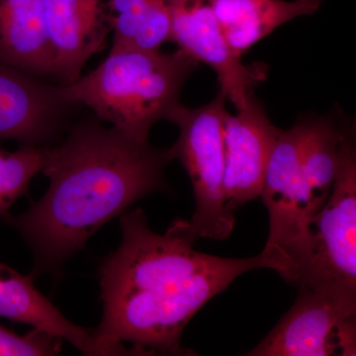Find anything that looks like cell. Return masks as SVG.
<instances>
[{"mask_svg":"<svg viewBox=\"0 0 356 356\" xmlns=\"http://www.w3.org/2000/svg\"><path fill=\"white\" fill-rule=\"evenodd\" d=\"M248 356H355L356 302L299 287L296 301Z\"/></svg>","mask_w":356,"mask_h":356,"instance_id":"obj_6","label":"cell"},{"mask_svg":"<svg viewBox=\"0 0 356 356\" xmlns=\"http://www.w3.org/2000/svg\"><path fill=\"white\" fill-rule=\"evenodd\" d=\"M222 36L238 57L281 25L317 13L323 0H207Z\"/></svg>","mask_w":356,"mask_h":356,"instance_id":"obj_13","label":"cell"},{"mask_svg":"<svg viewBox=\"0 0 356 356\" xmlns=\"http://www.w3.org/2000/svg\"><path fill=\"white\" fill-rule=\"evenodd\" d=\"M76 104L62 86L44 83L0 60V140L25 146H51Z\"/></svg>","mask_w":356,"mask_h":356,"instance_id":"obj_8","label":"cell"},{"mask_svg":"<svg viewBox=\"0 0 356 356\" xmlns=\"http://www.w3.org/2000/svg\"><path fill=\"white\" fill-rule=\"evenodd\" d=\"M47 29L56 56L54 77L67 86L113 32L112 0H44Z\"/></svg>","mask_w":356,"mask_h":356,"instance_id":"obj_10","label":"cell"},{"mask_svg":"<svg viewBox=\"0 0 356 356\" xmlns=\"http://www.w3.org/2000/svg\"><path fill=\"white\" fill-rule=\"evenodd\" d=\"M344 135L331 194L308 225L306 254L294 284L356 302V147Z\"/></svg>","mask_w":356,"mask_h":356,"instance_id":"obj_4","label":"cell"},{"mask_svg":"<svg viewBox=\"0 0 356 356\" xmlns=\"http://www.w3.org/2000/svg\"><path fill=\"white\" fill-rule=\"evenodd\" d=\"M170 19V41L198 63L216 72L220 92L236 110L247 106L255 86L266 81L268 67L245 65L222 36L207 0H166Z\"/></svg>","mask_w":356,"mask_h":356,"instance_id":"obj_7","label":"cell"},{"mask_svg":"<svg viewBox=\"0 0 356 356\" xmlns=\"http://www.w3.org/2000/svg\"><path fill=\"white\" fill-rule=\"evenodd\" d=\"M60 337L33 327L20 336L0 325V356H53L60 355Z\"/></svg>","mask_w":356,"mask_h":356,"instance_id":"obj_16","label":"cell"},{"mask_svg":"<svg viewBox=\"0 0 356 356\" xmlns=\"http://www.w3.org/2000/svg\"><path fill=\"white\" fill-rule=\"evenodd\" d=\"M49 146H25L17 151L0 149V217L10 216L11 206L28 194L33 178L43 170Z\"/></svg>","mask_w":356,"mask_h":356,"instance_id":"obj_15","label":"cell"},{"mask_svg":"<svg viewBox=\"0 0 356 356\" xmlns=\"http://www.w3.org/2000/svg\"><path fill=\"white\" fill-rule=\"evenodd\" d=\"M227 98L222 92L208 104L191 109L181 103L166 120L179 129L173 146L175 159L181 163L191 178L195 208L192 231L198 238L225 241L235 229V215L227 210L224 198V128Z\"/></svg>","mask_w":356,"mask_h":356,"instance_id":"obj_5","label":"cell"},{"mask_svg":"<svg viewBox=\"0 0 356 356\" xmlns=\"http://www.w3.org/2000/svg\"><path fill=\"white\" fill-rule=\"evenodd\" d=\"M24 275L0 262V317L60 337L86 355H95L91 330L70 322Z\"/></svg>","mask_w":356,"mask_h":356,"instance_id":"obj_12","label":"cell"},{"mask_svg":"<svg viewBox=\"0 0 356 356\" xmlns=\"http://www.w3.org/2000/svg\"><path fill=\"white\" fill-rule=\"evenodd\" d=\"M112 46L154 51L170 41L166 0H112Z\"/></svg>","mask_w":356,"mask_h":356,"instance_id":"obj_14","label":"cell"},{"mask_svg":"<svg viewBox=\"0 0 356 356\" xmlns=\"http://www.w3.org/2000/svg\"><path fill=\"white\" fill-rule=\"evenodd\" d=\"M198 65L179 49L165 54L112 46L95 70L60 86L67 102L86 105L102 123L147 142L154 124L166 120L179 104L185 81Z\"/></svg>","mask_w":356,"mask_h":356,"instance_id":"obj_3","label":"cell"},{"mask_svg":"<svg viewBox=\"0 0 356 356\" xmlns=\"http://www.w3.org/2000/svg\"><path fill=\"white\" fill-rule=\"evenodd\" d=\"M0 60L38 79L54 76L44 0H0Z\"/></svg>","mask_w":356,"mask_h":356,"instance_id":"obj_11","label":"cell"},{"mask_svg":"<svg viewBox=\"0 0 356 356\" xmlns=\"http://www.w3.org/2000/svg\"><path fill=\"white\" fill-rule=\"evenodd\" d=\"M172 147L131 139L96 117L76 122L49 146L42 173L48 191L18 216L6 218L34 255L33 274L58 277L96 232L149 194L170 192Z\"/></svg>","mask_w":356,"mask_h":356,"instance_id":"obj_2","label":"cell"},{"mask_svg":"<svg viewBox=\"0 0 356 356\" xmlns=\"http://www.w3.org/2000/svg\"><path fill=\"white\" fill-rule=\"evenodd\" d=\"M119 218L120 245L98 269L103 314L91 330L95 355H195L180 339L197 312L238 276L275 270L262 252L247 259L198 252L188 220L159 234L140 208Z\"/></svg>","mask_w":356,"mask_h":356,"instance_id":"obj_1","label":"cell"},{"mask_svg":"<svg viewBox=\"0 0 356 356\" xmlns=\"http://www.w3.org/2000/svg\"><path fill=\"white\" fill-rule=\"evenodd\" d=\"M229 113L224 128V198L235 215L245 204L261 197L267 165L282 129L274 126L264 105L250 97L247 106Z\"/></svg>","mask_w":356,"mask_h":356,"instance_id":"obj_9","label":"cell"}]
</instances>
